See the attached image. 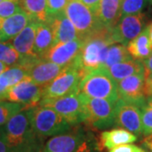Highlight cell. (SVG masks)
Masks as SVG:
<instances>
[{
  "label": "cell",
  "mask_w": 152,
  "mask_h": 152,
  "mask_svg": "<svg viewBox=\"0 0 152 152\" xmlns=\"http://www.w3.org/2000/svg\"><path fill=\"white\" fill-rule=\"evenodd\" d=\"M82 42L81 49L71 64L85 75L104 68L109 47L114 44L112 29L102 26Z\"/></svg>",
  "instance_id": "1"
},
{
  "label": "cell",
  "mask_w": 152,
  "mask_h": 152,
  "mask_svg": "<svg viewBox=\"0 0 152 152\" xmlns=\"http://www.w3.org/2000/svg\"><path fill=\"white\" fill-rule=\"evenodd\" d=\"M98 140L82 128L53 136L45 144L42 152H99Z\"/></svg>",
  "instance_id": "2"
},
{
  "label": "cell",
  "mask_w": 152,
  "mask_h": 152,
  "mask_svg": "<svg viewBox=\"0 0 152 152\" xmlns=\"http://www.w3.org/2000/svg\"><path fill=\"white\" fill-rule=\"evenodd\" d=\"M4 140L10 149L42 145L34 132L29 110H22L7 122L4 129Z\"/></svg>",
  "instance_id": "3"
},
{
  "label": "cell",
  "mask_w": 152,
  "mask_h": 152,
  "mask_svg": "<svg viewBox=\"0 0 152 152\" xmlns=\"http://www.w3.org/2000/svg\"><path fill=\"white\" fill-rule=\"evenodd\" d=\"M79 92L90 98L106 99L117 102L118 100V83L105 68L86 74L79 86Z\"/></svg>",
  "instance_id": "4"
},
{
  "label": "cell",
  "mask_w": 152,
  "mask_h": 152,
  "mask_svg": "<svg viewBox=\"0 0 152 152\" xmlns=\"http://www.w3.org/2000/svg\"><path fill=\"white\" fill-rule=\"evenodd\" d=\"M28 110L33 130L42 140L70 130V124L52 108L38 105Z\"/></svg>",
  "instance_id": "5"
},
{
  "label": "cell",
  "mask_w": 152,
  "mask_h": 152,
  "mask_svg": "<svg viewBox=\"0 0 152 152\" xmlns=\"http://www.w3.org/2000/svg\"><path fill=\"white\" fill-rule=\"evenodd\" d=\"M40 106L52 108L60 114L70 124L75 126L85 123L86 114L82 93L71 94L56 99H42Z\"/></svg>",
  "instance_id": "6"
},
{
  "label": "cell",
  "mask_w": 152,
  "mask_h": 152,
  "mask_svg": "<svg viewBox=\"0 0 152 152\" xmlns=\"http://www.w3.org/2000/svg\"><path fill=\"white\" fill-rule=\"evenodd\" d=\"M84 76L72 64L66 66L53 81L44 87L42 99H56L79 93V86Z\"/></svg>",
  "instance_id": "7"
},
{
  "label": "cell",
  "mask_w": 152,
  "mask_h": 152,
  "mask_svg": "<svg viewBox=\"0 0 152 152\" xmlns=\"http://www.w3.org/2000/svg\"><path fill=\"white\" fill-rule=\"evenodd\" d=\"M64 13L74 25L81 41L103 26L96 15L80 0H69Z\"/></svg>",
  "instance_id": "8"
},
{
  "label": "cell",
  "mask_w": 152,
  "mask_h": 152,
  "mask_svg": "<svg viewBox=\"0 0 152 152\" xmlns=\"http://www.w3.org/2000/svg\"><path fill=\"white\" fill-rule=\"evenodd\" d=\"M86 118L85 123L92 128L103 129L115 126V104L106 99L90 98L84 95Z\"/></svg>",
  "instance_id": "9"
},
{
  "label": "cell",
  "mask_w": 152,
  "mask_h": 152,
  "mask_svg": "<svg viewBox=\"0 0 152 152\" xmlns=\"http://www.w3.org/2000/svg\"><path fill=\"white\" fill-rule=\"evenodd\" d=\"M17 64L26 70L27 76L35 84L42 87L53 81L64 68L37 57L20 58Z\"/></svg>",
  "instance_id": "10"
},
{
  "label": "cell",
  "mask_w": 152,
  "mask_h": 152,
  "mask_svg": "<svg viewBox=\"0 0 152 152\" xmlns=\"http://www.w3.org/2000/svg\"><path fill=\"white\" fill-rule=\"evenodd\" d=\"M43 88L35 84L27 76L17 85L9 88L6 100L11 102L22 104L25 107L24 110L32 108L40 103L42 98Z\"/></svg>",
  "instance_id": "11"
},
{
  "label": "cell",
  "mask_w": 152,
  "mask_h": 152,
  "mask_svg": "<svg viewBox=\"0 0 152 152\" xmlns=\"http://www.w3.org/2000/svg\"><path fill=\"white\" fill-rule=\"evenodd\" d=\"M145 27V16L143 13L124 15L112 29V38L114 43L127 46Z\"/></svg>",
  "instance_id": "12"
},
{
  "label": "cell",
  "mask_w": 152,
  "mask_h": 152,
  "mask_svg": "<svg viewBox=\"0 0 152 152\" xmlns=\"http://www.w3.org/2000/svg\"><path fill=\"white\" fill-rule=\"evenodd\" d=\"M115 126L129 131L137 137L142 134L141 110L134 104L118 99L115 104Z\"/></svg>",
  "instance_id": "13"
},
{
  "label": "cell",
  "mask_w": 152,
  "mask_h": 152,
  "mask_svg": "<svg viewBox=\"0 0 152 152\" xmlns=\"http://www.w3.org/2000/svg\"><path fill=\"white\" fill-rule=\"evenodd\" d=\"M118 99L138 106L140 108L146 102L145 95V73L129 76L118 83Z\"/></svg>",
  "instance_id": "14"
},
{
  "label": "cell",
  "mask_w": 152,
  "mask_h": 152,
  "mask_svg": "<svg viewBox=\"0 0 152 152\" xmlns=\"http://www.w3.org/2000/svg\"><path fill=\"white\" fill-rule=\"evenodd\" d=\"M82 45L83 42L79 38L68 42L56 43L47 51L42 58L62 67H66L75 60Z\"/></svg>",
  "instance_id": "15"
},
{
  "label": "cell",
  "mask_w": 152,
  "mask_h": 152,
  "mask_svg": "<svg viewBox=\"0 0 152 152\" xmlns=\"http://www.w3.org/2000/svg\"><path fill=\"white\" fill-rule=\"evenodd\" d=\"M47 23L50 26L53 31V45L60 42H68L79 38L77 31L67 17L64 11L49 17Z\"/></svg>",
  "instance_id": "16"
},
{
  "label": "cell",
  "mask_w": 152,
  "mask_h": 152,
  "mask_svg": "<svg viewBox=\"0 0 152 152\" xmlns=\"http://www.w3.org/2000/svg\"><path fill=\"white\" fill-rule=\"evenodd\" d=\"M38 23L34 20L31 21L16 37L11 40L13 48L20 55V58L37 57L34 53V42Z\"/></svg>",
  "instance_id": "17"
},
{
  "label": "cell",
  "mask_w": 152,
  "mask_h": 152,
  "mask_svg": "<svg viewBox=\"0 0 152 152\" xmlns=\"http://www.w3.org/2000/svg\"><path fill=\"white\" fill-rule=\"evenodd\" d=\"M32 20L22 10L8 18H0V41L12 40Z\"/></svg>",
  "instance_id": "18"
},
{
  "label": "cell",
  "mask_w": 152,
  "mask_h": 152,
  "mask_svg": "<svg viewBox=\"0 0 152 152\" xmlns=\"http://www.w3.org/2000/svg\"><path fill=\"white\" fill-rule=\"evenodd\" d=\"M138 140V137L124 129H113L103 131L99 138L98 146L100 151L104 149L111 150L122 145L133 144Z\"/></svg>",
  "instance_id": "19"
},
{
  "label": "cell",
  "mask_w": 152,
  "mask_h": 152,
  "mask_svg": "<svg viewBox=\"0 0 152 152\" xmlns=\"http://www.w3.org/2000/svg\"><path fill=\"white\" fill-rule=\"evenodd\" d=\"M123 0H101L96 15L105 27L113 29L121 18Z\"/></svg>",
  "instance_id": "20"
},
{
  "label": "cell",
  "mask_w": 152,
  "mask_h": 152,
  "mask_svg": "<svg viewBox=\"0 0 152 152\" xmlns=\"http://www.w3.org/2000/svg\"><path fill=\"white\" fill-rule=\"evenodd\" d=\"M128 52L134 59L145 60L152 53V46L150 40L149 26L127 45Z\"/></svg>",
  "instance_id": "21"
},
{
  "label": "cell",
  "mask_w": 152,
  "mask_h": 152,
  "mask_svg": "<svg viewBox=\"0 0 152 152\" xmlns=\"http://www.w3.org/2000/svg\"><path fill=\"white\" fill-rule=\"evenodd\" d=\"M109 75L116 82L121 81L129 76L145 73V68L141 60L131 59L123 63H118L107 69Z\"/></svg>",
  "instance_id": "22"
},
{
  "label": "cell",
  "mask_w": 152,
  "mask_h": 152,
  "mask_svg": "<svg viewBox=\"0 0 152 152\" xmlns=\"http://www.w3.org/2000/svg\"><path fill=\"white\" fill-rule=\"evenodd\" d=\"M53 44V31L48 23H38L35 42H34V53L42 58L47 51Z\"/></svg>",
  "instance_id": "23"
},
{
  "label": "cell",
  "mask_w": 152,
  "mask_h": 152,
  "mask_svg": "<svg viewBox=\"0 0 152 152\" xmlns=\"http://www.w3.org/2000/svg\"><path fill=\"white\" fill-rule=\"evenodd\" d=\"M19 4L34 21L47 23L48 20L47 0H20Z\"/></svg>",
  "instance_id": "24"
},
{
  "label": "cell",
  "mask_w": 152,
  "mask_h": 152,
  "mask_svg": "<svg viewBox=\"0 0 152 152\" xmlns=\"http://www.w3.org/2000/svg\"><path fill=\"white\" fill-rule=\"evenodd\" d=\"M131 59H133V58L128 52L126 46L122 44L114 43L109 47L104 68L108 69L116 64L126 62Z\"/></svg>",
  "instance_id": "25"
},
{
  "label": "cell",
  "mask_w": 152,
  "mask_h": 152,
  "mask_svg": "<svg viewBox=\"0 0 152 152\" xmlns=\"http://www.w3.org/2000/svg\"><path fill=\"white\" fill-rule=\"evenodd\" d=\"M26 77V70L22 66L15 64L11 68H8L0 75V85L6 88H10L22 81Z\"/></svg>",
  "instance_id": "26"
},
{
  "label": "cell",
  "mask_w": 152,
  "mask_h": 152,
  "mask_svg": "<svg viewBox=\"0 0 152 152\" xmlns=\"http://www.w3.org/2000/svg\"><path fill=\"white\" fill-rule=\"evenodd\" d=\"M20 59V55L10 42L0 41V62L7 66L15 65Z\"/></svg>",
  "instance_id": "27"
},
{
  "label": "cell",
  "mask_w": 152,
  "mask_h": 152,
  "mask_svg": "<svg viewBox=\"0 0 152 152\" xmlns=\"http://www.w3.org/2000/svg\"><path fill=\"white\" fill-rule=\"evenodd\" d=\"M24 109L25 107L22 104L0 101V126L6 124L14 115Z\"/></svg>",
  "instance_id": "28"
},
{
  "label": "cell",
  "mask_w": 152,
  "mask_h": 152,
  "mask_svg": "<svg viewBox=\"0 0 152 152\" xmlns=\"http://www.w3.org/2000/svg\"><path fill=\"white\" fill-rule=\"evenodd\" d=\"M142 134H152V99H146V102L141 108Z\"/></svg>",
  "instance_id": "29"
},
{
  "label": "cell",
  "mask_w": 152,
  "mask_h": 152,
  "mask_svg": "<svg viewBox=\"0 0 152 152\" xmlns=\"http://www.w3.org/2000/svg\"><path fill=\"white\" fill-rule=\"evenodd\" d=\"M149 3V0H123L121 16L142 13Z\"/></svg>",
  "instance_id": "30"
},
{
  "label": "cell",
  "mask_w": 152,
  "mask_h": 152,
  "mask_svg": "<svg viewBox=\"0 0 152 152\" xmlns=\"http://www.w3.org/2000/svg\"><path fill=\"white\" fill-rule=\"evenodd\" d=\"M20 11L22 9L19 3L11 0H4L0 3V18H8Z\"/></svg>",
  "instance_id": "31"
},
{
  "label": "cell",
  "mask_w": 152,
  "mask_h": 152,
  "mask_svg": "<svg viewBox=\"0 0 152 152\" xmlns=\"http://www.w3.org/2000/svg\"><path fill=\"white\" fill-rule=\"evenodd\" d=\"M69 0H47L48 18L64 11Z\"/></svg>",
  "instance_id": "32"
},
{
  "label": "cell",
  "mask_w": 152,
  "mask_h": 152,
  "mask_svg": "<svg viewBox=\"0 0 152 152\" xmlns=\"http://www.w3.org/2000/svg\"><path fill=\"white\" fill-rule=\"evenodd\" d=\"M145 150L135 145L128 144V145H122L119 146L114 147L109 150L108 152H144Z\"/></svg>",
  "instance_id": "33"
},
{
  "label": "cell",
  "mask_w": 152,
  "mask_h": 152,
  "mask_svg": "<svg viewBox=\"0 0 152 152\" xmlns=\"http://www.w3.org/2000/svg\"><path fill=\"white\" fill-rule=\"evenodd\" d=\"M145 95L146 99H152V74L145 76Z\"/></svg>",
  "instance_id": "34"
},
{
  "label": "cell",
  "mask_w": 152,
  "mask_h": 152,
  "mask_svg": "<svg viewBox=\"0 0 152 152\" xmlns=\"http://www.w3.org/2000/svg\"><path fill=\"white\" fill-rule=\"evenodd\" d=\"M43 147L42 145H33V146H25L11 149L10 152H41L42 151Z\"/></svg>",
  "instance_id": "35"
},
{
  "label": "cell",
  "mask_w": 152,
  "mask_h": 152,
  "mask_svg": "<svg viewBox=\"0 0 152 152\" xmlns=\"http://www.w3.org/2000/svg\"><path fill=\"white\" fill-rule=\"evenodd\" d=\"M80 1L86 7H88L95 15H96L99 4L101 3V0H80Z\"/></svg>",
  "instance_id": "36"
},
{
  "label": "cell",
  "mask_w": 152,
  "mask_h": 152,
  "mask_svg": "<svg viewBox=\"0 0 152 152\" xmlns=\"http://www.w3.org/2000/svg\"><path fill=\"white\" fill-rule=\"evenodd\" d=\"M142 62L145 68V76L152 74V53Z\"/></svg>",
  "instance_id": "37"
},
{
  "label": "cell",
  "mask_w": 152,
  "mask_h": 152,
  "mask_svg": "<svg viewBox=\"0 0 152 152\" xmlns=\"http://www.w3.org/2000/svg\"><path fill=\"white\" fill-rule=\"evenodd\" d=\"M142 145L145 148L144 150L145 151L152 152V134L145 136L142 141Z\"/></svg>",
  "instance_id": "38"
},
{
  "label": "cell",
  "mask_w": 152,
  "mask_h": 152,
  "mask_svg": "<svg viewBox=\"0 0 152 152\" xmlns=\"http://www.w3.org/2000/svg\"><path fill=\"white\" fill-rule=\"evenodd\" d=\"M10 149L7 145L4 138L0 139V152H10Z\"/></svg>",
  "instance_id": "39"
},
{
  "label": "cell",
  "mask_w": 152,
  "mask_h": 152,
  "mask_svg": "<svg viewBox=\"0 0 152 152\" xmlns=\"http://www.w3.org/2000/svg\"><path fill=\"white\" fill-rule=\"evenodd\" d=\"M9 88L3 86L2 85H0V101H4L6 100V95L8 91Z\"/></svg>",
  "instance_id": "40"
},
{
  "label": "cell",
  "mask_w": 152,
  "mask_h": 152,
  "mask_svg": "<svg viewBox=\"0 0 152 152\" xmlns=\"http://www.w3.org/2000/svg\"><path fill=\"white\" fill-rule=\"evenodd\" d=\"M8 69V67L6 64H4V63H2V62H0V75Z\"/></svg>",
  "instance_id": "41"
},
{
  "label": "cell",
  "mask_w": 152,
  "mask_h": 152,
  "mask_svg": "<svg viewBox=\"0 0 152 152\" xmlns=\"http://www.w3.org/2000/svg\"><path fill=\"white\" fill-rule=\"evenodd\" d=\"M149 31H150V40H151V43L152 46V24L149 26Z\"/></svg>",
  "instance_id": "42"
},
{
  "label": "cell",
  "mask_w": 152,
  "mask_h": 152,
  "mask_svg": "<svg viewBox=\"0 0 152 152\" xmlns=\"http://www.w3.org/2000/svg\"><path fill=\"white\" fill-rule=\"evenodd\" d=\"M3 138H4V129L0 128V139H3Z\"/></svg>",
  "instance_id": "43"
},
{
  "label": "cell",
  "mask_w": 152,
  "mask_h": 152,
  "mask_svg": "<svg viewBox=\"0 0 152 152\" xmlns=\"http://www.w3.org/2000/svg\"><path fill=\"white\" fill-rule=\"evenodd\" d=\"M11 1H14V2H16V3H20V0H11Z\"/></svg>",
  "instance_id": "44"
},
{
  "label": "cell",
  "mask_w": 152,
  "mask_h": 152,
  "mask_svg": "<svg viewBox=\"0 0 152 152\" xmlns=\"http://www.w3.org/2000/svg\"><path fill=\"white\" fill-rule=\"evenodd\" d=\"M149 2H150V4H152V0H149Z\"/></svg>",
  "instance_id": "45"
},
{
  "label": "cell",
  "mask_w": 152,
  "mask_h": 152,
  "mask_svg": "<svg viewBox=\"0 0 152 152\" xmlns=\"http://www.w3.org/2000/svg\"><path fill=\"white\" fill-rule=\"evenodd\" d=\"M2 1H4V0H0V3H1V2H2Z\"/></svg>",
  "instance_id": "46"
},
{
  "label": "cell",
  "mask_w": 152,
  "mask_h": 152,
  "mask_svg": "<svg viewBox=\"0 0 152 152\" xmlns=\"http://www.w3.org/2000/svg\"><path fill=\"white\" fill-rule=\"evenodd\" d=\"M144 152H147V151H144Z\"/></svg>",
  "instance_id": "47"
},
{
  "label": "cell",
  "mask_w": 152,
  "mask_h": 152,
  "mask_svg": "<svg viewBox=\"0 0 152 152\" xmlns=\"http://www.w3.org/2000/svg\"><path fill=\"white\" fill-rule=\"evenodd\" d=\"M41 152H42V151H41Z\"/></svg>",
  "instance_id": "48"
}]
</instances>
